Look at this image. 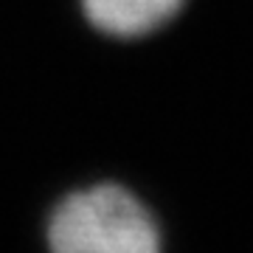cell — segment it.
I'll return each mask as SVG.
<instances>
[{"label":"cell","mask_w":253,"mask_h":253,"mask_svg":"<svg viewBox=\"0 0 253 253\" xmlns=\"http://www.w3.org/2000/svg\"><path fill=\"white\" fill-rule=\"evenodd\" d=\"M48 242L62 253H152L161 234L152 214L121 186L73 191L51 214Z\"/></svg>","instance_id":"1"},{"label":"cell","mask_w":253,"mask_h":253,"mask_svg":"<svg viewBox=\"0 0 253 253\" xmlns=\"http://www.w3.org/2000/svg\"><path fill=\"white\" fill-rule=\"evenodd\" d=\"M183 0H82V9L96 28L116 37H138L163 26Z\"/></svg>","instance_id":"2"}]
</instances>
